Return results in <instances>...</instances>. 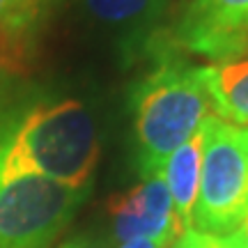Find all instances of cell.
I'll return each mask as SVG.
<instances>
[{"label":"cell","mask_w":248,"mask_h":248,"mask_svg":"<svg viewBox=\"0 0 248 248\" xmlns=\"http://www.w3.org/2000/svg\"><path fill=\"white\" fill-rule=\"evenodd\" d=\"M99 152L97 120L78 99L0 104V182L46 177L90 188Z\"/></svg>","instance_id":"6da1fadb"},{"label":"cell","mask_w":248,"mask_h":248,"mask_svg":"<svg viewBox=\"0 0 248 248\" xmlns=\"http://www.w3.org/2000/svg\"><path fill=\"white\" fill-rule=\"evenodd\" d=\"M131 110L136 163L138 172L147 177L161 172L170 154L214 115L204 67L175 53L156 55L154 69L131 90Z\"/></svg>","instance_id":"7a4b0ae2"},{"label":"cell","mask_w":248,"mask_h":248,"mask_svg":"<svg viewBox=\"0 0 248 248\" xmlns=\"http://www.w3.org/2000/svg\"><path fill=\"white\" fill-rule=\"evenodd\" d=\"M202 170L191 230L230 234L248 214V129L207 117Z\"/></svg>","instance_id":"3957f363"},{"label":"cell","mask_w":248,"mask_h":248,"mask_svg":"<svg viewBox=\"0 0 248 248\" xmlns=\"http://www.w3.org/2000/svg\"><path fill=\"white\" fill-rule=\"evenodd\" d=\"M90 188L46 177L0 182V248H46L85 202Z\"/></svg>","instance_id":"277c9868"},{"label":"cell","mask_w":248,"mask_h":248,"mask_svg":"<svg viewBox=\"0 0 248 248\" xmlns=\"http://www.w3.org/2000/svg\"><path fill=\"white\" fill-rule=\"evenodd\" d=\"M191 53L223 62L248 53V0H188L175 26L163 28L150 58Z\"/></svg>","instance_id":"5b68a950"},{"label":"cell","mask_w":248,"mask_h":248,"mask_svg":"<svg viewBox=\"0 0 248 248\" xmlns=\"http://www.w3.org/2000/svg\"><path fill=\"white\" fill-rule=\"evenodd\" d=\"M108 214L113 218V234L120 244L131 239L172 244L184 232L161 172L147 175L133 188L113 195L108 200Z\"/></svg>","instance_id":"8992f818"},{"label":"cell","mask_w":248,"mask_h":248,"mask_svg":"<svg viewBox=\"0 0 248 248\" xmlns=\"http://www.w3.org/2000/svg\"><path fill=\"white\" fill-rule=\"evenodd\" d=\"M85 16L104 30L126 62L150 53L163 30L170 0H78Z\"/></svg>","instance_id":"52a82bcc"},{"label":"cell","mask_w":248,"mask_h":248,"mask_svg":"<svg viewBox=\"0 0 248 248\" xmlns=\"http://www.w3.org/2000/svg\"><path fill=\"white\" fill-rule=\"evenodd\" d=\"M62 0H0V62L12 71L26 64L39 30Z\"/></svg>","instance_id":"ba28073f"},{"label":"cell","mask_w":248,"mask_h":248,"mask_svg":"<svg viewBox=\"0 0 248 248\" xmlns=\"http://www.w3.org/2000/svg\"><path fill=\"white\" fill-rule=\"evenodd\" d=\"M202 145L204 133L200 126V131L193 133L184 145H179L161 168V175L170 191L172 209L182 221L184 230H191V223H193V207L198 200L200 170H202Z\"/></svg>","instance_id":"9c48e42d"},{"label":"cell","mask_w":248,"mask_h":248,"mask_svg":"<svg viewBox=\"0 0 248 248\" xmlns=\"http://www.w3.org/2000/svg\"><path fill=\"white\" fill-rule=\"evenodd\" d=\"M204 85L214 115L237 126L248 124V53L204 64Z\"/></svg>","instance_id":"30bf717a"},{"label":"cell","mask_w":248,"mask_h":248,"mask_svg":"<svg viewBox=\"0 0 248 248\" xmlns=\"http://www.w3.org/2000/svg\"><path fill=\"white\" fill-rule=\"evenodd\" d=\"M170 248H230V244L218 234H207L198 230H184Z\"/></svg>","instance_id":"8fae6325"},{"label":"cell","mask_w":248,"mask_h":248,"mask_svg":"<svg viewBox=\"0 0 248 248\" xmlns=\"http://www.w3.org/2000/svg\"><path fill=\"white\" fill-rule=\"evenodd\" d=\"M58 248H110V244H108V239L97 237V234H76L64 244H60Z\"/></svg>","instance_id":"7c38bea8"},{"label":"cell","mask_w":248,"mask_h":248,"mask_svg":"<svg viewBox=\"0 0 248 248\" xmlns=\"http://www.w3.org/2000/svg\"><path fill=\"white\" fill-rule=\"evenodd\" d=\"M223 239L230 244V248H248V214L241 218L239 225L230 234H225Z\"/></svg>","instance_id":"4fadbf2b"},{"label":"cell","mask_w":248,"mask_h":248,"mask_svg":"<svg viewBox=\"0 0 248 248\" xmlns=\"http://www.w3.org/2000/svg\"><path fill=\"white\" fill-rule=\"evenodd\" d=\"M172 244L168 241H156V239H131L120 244V248H170Z\"/></svg>","instance_id":"5bb4252c"},{"label":"cell","mask_w":248,"mask_h":248,"mask_svg":"<svg viewBox=\"0 0 248 248\" xmlns=\"http://www.w3.org/2000/svg\"><path fill=\"white\" fill-rule=\"evenodd\" d=\"M14 76H16V71H12L9 67H5V64L0 62V104L5 101V99H2V90H5V83H7V80H12Z\"/></svg>","instance_id":"9a60e30c"}]
</instances>
